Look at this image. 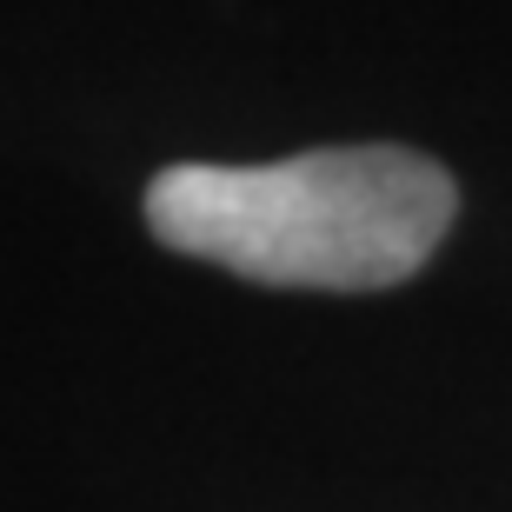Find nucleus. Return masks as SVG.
Here are the masks:
<instances>
[{"label":"nucleus","mask_w":512,"mask_h":512,"mask_svg":"<svg viewBox=\"0 0 512 512\" xmlns=\"http://www.w3.org/2000/svg\"><path fill=\"white\" fill-rule=\"evenodd\" d=\"M453 213V173L413 147H313L273 167L187 160L147 187V227L160 247L260 286L320 293L413 280Z\"/></svg>","instance_id":"nucleus-1"}]
</instances>
